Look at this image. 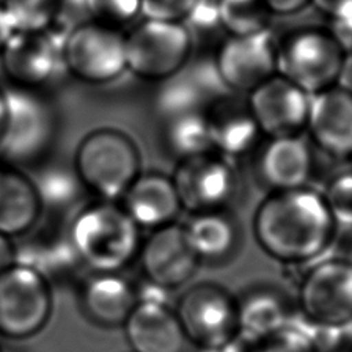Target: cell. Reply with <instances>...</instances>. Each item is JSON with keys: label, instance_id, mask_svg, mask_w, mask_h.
<instances>
[{"label": "cell", "instance_id": "cell-1", "mask_svg": "<svg viewBox=\"0 0 352 352\" xmlns=\"http://www.w3.org/2000/svg\"><path fill=\"white\" fill-rule=\"evenodd\" d=\"M252 227L265 254L292 265L322 257L337 232L323 194L307 186L271 191L258 204Z\"/></svg>", "mask_w": 352, "mask_h": 352}, {"label": "cell", "instance_id": "cell-2", "mask_svg": "<svg viewBox=\"0 0 352 352\" xmlns=\"http://www.w3.org/2000/svg\"><path fill=\"white\" fill-rule=\"evenodd\" d=\"M70 246L92 272H120L139 256L140 228L116 201L82 206L67 230Z\"/></svg>", "mask_w": 352, "mask_h": 352}, {"label": "cell", "instance_id": "cell-3", "mask_svg": "<svg viewBox=\"0 0 352 352\" xmlns=\"http://www.w3.org/2000/svg\"><path fill=\"white\" fill-rule=\"evenodd\" d=\"M73 169L87 191L103 201H117L140 175V154L124 132L100 128L80 142Z\"/></svg>", "mask_w": 352, "mask_h": 352}, {"label": "cell", "instance_id": "cell-4", "mask_svg": "<svg viewBox=\"0 0 352 352\" xmlns=\"http://www.w3.org/2000/svg\"><path fill=\"white\" fill-rule=\"evenodd\" d=\"M3 91L6 117L0 133V160L15 166L36 162L55 138L52 107L37 89L10 85Z\"/></svg>", "mask_w": 352, "mask_h": 352}, {"label": "cell", "instance_id": "cell-5", "mask_svg": "<svg viewBox=\"0 0 352 352\" xmlns=\"http://www.w3.org/2000/svg\"><path fill=\"white\" fill-rule=\"evenodd\" d=\"M182 22L144 19L125 34L126 70L144 81H168L186 66L192 37Z\"/></svg>", "mask_w": 352, "mask_h": 352}, {"label": "cell", "instance_id": "cell-6", "mask_svg": "<svg viewBox=\"0 0 352 352\" xmlns=\"http://www.w3.org/2000/svg\"><path fill=\"white\" fill-rule=\"evenodd\" d=\"M60 58L62 66L82 82H111L126 70L125 34L92 19L78 22L62 38Z\"/></svg>", "mask_w": 352, "mask_h": 352}, {"label": "cell", "instance_id": "cell-7", "mask_svg": "<svg viewBox=\"0 0 352 352\" xmlns=\"http://www.w3.org/2000/svg\"><path fill=\"white\" fill-rule=\"evenodd\" d=\"M344 56L331 32L301 29L278 44V74L314 96L337 84Z\"/></svg>", "mask_w": 352, "mask_h": 352}, {"label": "cell", "instance_id": "cell-8", "mask_svg": "<svg viewBox=\"0 0 352 352\" xmlns=\"http://www.w3.org/2000/svg\"><path fill=\"white\" fill-rule=\"evenodd\" d=\"M52 315V287L36 268L14 263L0 274V336L23 340L41 331Z\"/></svg>", "mask_w": 352, "mask_h": 352}, {"label": "cell", "instance_id": "cell-9", "mask_svg": "<svg viewBox=\"0 0 352 352\" xmlns=\"http://www.w3.org/2000/svg\"><path fill=\"white\" fill-rule=\"evenodd\" d=\"M175 314L186 340L199 349L220 346L239 334L236 298L217 283L201 282L188 287Z\"/></svg>", "mask_w": 352, "mask_h": 352}, {"label": "cell", "instance_id": "cell-10", "mask_svg": "<svg viewBox=\"0 0 352 352\" xmlns=\"http://www.w3.org/2000/svg\"><path fill=\"white\" fill-rule=\"evenodd\" d=\"M302 320L327 327L352 326V260L330 257L316 261L298 287Z\"/></svg>", "mask_w": 352, "mask_h": 352}, {"label": "cell", "instance_id": "cell-11", "mask_svg": "<svg viewBox=\"0 0 352 352\" xmlns=\"http://www.w3.org/2000/svg\"><path fill=\"white\" fill-rule=\"evenodd\" d=\"M172 182L182 209L190 214L227 210L238 191L231 158L214 150L182 158Z\"/></svg>", "mask_w": 352, "mask_h": 352}, {"label": "cell", "instance_id": "cell-12", "mask_svg": "<svg viewBox=\"0 0 352 352\" xmlns=\"http://www.w3.org/2000/svg\"><path fill=\"white\" fill-rule=\"evenodd\" d=\"M278 44L270 30L249 36H230L214 58L219 82L228 91L250 94L278 74Z\"/></svg>", "mask_w": 352, "mask_h": 352}, {"label": "cell", "instance_id": "cell-13", "mask_svg": "<svg viewBox=\"0 0 352 352\" xmlns=\"http://www.w3.org/2000/svg\"><path fill=\"white\" fill-rule=\"evenodd\" d=\"M248 95V109L261 135L274 139L307 131L311 95L287 78L275 74Z\"/></svg>", "mask_w": 352, "mask_h": 352}, {"label": "cell", "instance_id": "cell-14", "mask_svg": "<svg viewBox=\"0 0 352 352\" xmlns=\"http://www.w3.org/2000/svg\"><path fill=\"white\" fill-rule=\"evenodd\" d=\"M60 44L50 30H15L0 51V66L10 85L40 91L62 67Z\"/></svg>", "mask_w": 352, "mask_h": 352}, {"label": "cell", "instance_id": "cell-15", "mask_svg": "<svg viewBox=\"0 0 352 352\" xmlns=\"http://www.w3.org/2000/svg\"><path fill=\"white\" fill-rule=\"evenodd\" d=\"M139 257L147 280L166 290L186 285L199 264L186 239L183 226L176 223L153 230L142 242Z\"/></svg>", "mask_w": 352, "mask_h": 352}, {"label": "cell", "instance_id": "cell-16", "mask_svg": "<svg viewBox=\"0 0 352 352\" xmlns=\"http://www.w3.org/2000/svg\"><path fill=\"white\" fill-rule=\"evenodd\" d=\"M307 131L324 153L349 158L352 154V95L334 85L311 96Z\"/></svg>", "mask_w": 352, "mask_h": 352}, {"label": "cell", "instance_id": "cell-17", "mask_svg": "<svg viewBox=\"0 0 352 352\" xmlns=\"http://www.w3.org/2000/svg\"><path fill=\"white\" fill-rule=\"evenodd\" d=\"M120 205L139 228L150 230L173 224L183 210L172 177L161 173H140Z\"/></svg>", "mask_w": 352, "mask_h": 352}, {"label": "cell", "instance_id": "cell-18", "mask_svg": "<svg viewBox=\"0 0 352 352\" xmlns=\"http://www.w3.org/2000/svg\"><path fill=\"white\" fill-rule=\"evenodd\" d=\"M84 315L98 326H124L138 304L136 289L118 272H92L80 290Z\"/></svg>", "mask_w": 352, "mask_h": 352}, {"label": "cell", "instance_id": "cell-19", "mask_svg": "<svg viewBox=\"0 0 352 352\" xmlns=\"http://www.w3.org/2000/svg\"><path fill=\"white\" fill-rule=\"evenodd\" d=\"M133 352H182L186 336L166 304L138 302L124 323Z\"/></svg>", "mask_w": 352, "mask_h": 352}, {"label": "cell", "instance_id": "cell-20", "mask_svg": "<svg viewBox=\"0 0 352 352\" xmlns=\"http://www.w3.org/2000/svg\"><path fill=\"white\" fill-rule=\"evenodd\" d=\"M43 205L36 186L18 166L0 160V234H29L38 223Z\"/></svg>", "mask_w": 352, "mask_h": 352}, {"label": "cell", "instance_id": "cell-21", "mask_svg": "<svg viewBox=\"0 0 352 352\" xmlns=\"http://www.w3.org/2000/svg\"><path fill=\"white\" fill-rule=\"evenodd\" d=\"M258 170L272 191L305 187L314 170L312 151L301 136L270 139L261 151Z\"/></svg>", "mask_w": 352, "mask_h": 352}, {"label": "cell", "instance_id": "cell-22", "mask_svg": "<svg viewBox=\"0 0 352 352\" xmlns=\"http://www.w3.org/2000/svg\"><path fill=\"white\" fill-rule=\"evenodd\" d=\"M212 147L227 158H235L250 151L261 136L249 109L230 100L212 102L208 109Z\"/></svg>", "mask_w": 352, "mask_h": 352}, {"label": "cell", "instance_id": "cell-23", "mask_svg": "<svg viewBox=\"0 0 352 352\" xmlns=\"http://www.w3.org/2000/svg\"><path fill=\"white\" fill-rule=\"evenodd\" d=\"M183 231L199 260L223 258L231 253L238 241L236 226L227 210L191 214Z\"/></svg>", "mask_w": 352, "mask_h": 352}, {"label": "cell", "instance_id": "cell-24", "mask_svg": "<svg viewBox=\"0 0 352 352\" xmlns=\"http://www.w3.org/2000/svg\"><path fill=\"white\" fill-rule=\"evenodd\" d=\"M239 334L256 342L283 327L292 316L272 290H253L236 300Z\"/></svg>", "mask_w": 352, "mask_h": 352}, {"label": "cell", "instance_id": "cell-25", "mask_svg": "<svg viewBox=\"0 0 352 352\" xmlns=\"http://www.w3.org/2000/svg\"><path fill=\"white\" fill-rule=\"evenodd\" d=\"M165 120L166 142L180 160L213 150L206 110L180 113Z\"/></svg>", "mask_w": 352, "mask_h": 352}, {"label": "cell", "instance_id": "cell-26", "mask_svg": "<svg viewBox=\"0 0 352 352\" xmlns=\"http://www.w3.org/2000/svg\"><path fill=\"white\" fill-rule=\"evenodd\" d=\"M272 12L264 0H220L219 26L230 36L267 32Z\"/></svg>", "mask_w": 352, "mask_h": 352}, {"label": "cell", "instance_id": "cell-27", "mask_svg": "<svg viewBox=\"0 0 352 352\" xmlns=\"http://www.w3.org/2000/svg\"><path fill=\"white\" fill-rule=\"evenodd\" d=\"M15 30L40 32L52 28L62 8V0H1Z\"/></svg>", "mask_w": 352, "mask_h": 352}, {"label": "cell", "instance_id": "cell-28", "mask_svg": "<svg viewBox=\"0 0 352 352\" xmlns=\"http://www.w3.org/2000/svg\"><path fill=\"white\" fill-rule=\"evenodd\" d=\"M41 205L44 206H65L72 204L78 194V187H82L74 169L66 170L62 168H54L40 176L38 182H34Z\"/></svg>", "mask_w": 352, "mask_h": 352}, {"label": "cell", "instance_id": "cell-29", "mask_svg": "<svg viewBox=\"0 0 352 352\" xmlns=\"http://www.w3.org/2000/svg\"><path fill=\"white\" fill-rule=\"evenodd\" d=\"M253 352H318L300 320L293 318L276 331L253 342Z\"/></svg>", "mask_w": 352, "mask_h": 352}, {"label": "cell", "instance_id": "cell-30", "mask_svg": "<svg viewBox=\"0 0 352 352\" xmlns=\"http://www.w3.org/2000/svg\"><path fill=\"white\" fill-rule=\"evenodd\" d=\"M209 104L202 88L182 81L168 84L158 96V109L164 118L187 111L206 110Z\"/></svg>", "mask_w": 352, "mask_h": 352}, {"label": "cell", "instance_id": "cell-31", "mask_svg": "<svg viewBox=\"0 0 352 352\" xmlns=\"http://www.w3.org/2000/svg\"><path fill=\"white\" fill-rule=\"evenodd\" d=\"M88 19L121 30L142 15L140 0H84Z\"/></svg>", "mask_w": 352, "mask_h": 352}, {"label": "cell", "instance_id": "cell-32", "mask_svg": "<svg viewBox=\"0 0 352 352\" xmlns=\"http://www.w3.org/2000/svg\"><path fill=\"white\" fill-rule=\"evenodd\" d=\"M322 194L336 224L352 228V169L334 176Z\"/></svg>", "mask_w": 352, "mask_h": 352}, {"label": "cell", "instance_id": "cell-33", "mask_svg": "<svg viewBox=\"0 0 352 352\" xmlns=\"http://www.w3.org/2000/svg\"><path fill=\"white\" fill-rule=\"evenodd\" d=\"M198 0H140L144 19L184 23Z\"/></svg>", "mask_w": 352, "mask_h": 352}, {"label": "cell", "instance_id": "cell-34", "mask_svg": "<svg viewBox=\"0 0 352 352\" xmlns=\"http://www.w3.org/2000/svg\"><path fill=\"white\" fill-rule=\"evenodd\" d=\"M219 1L220 0H198L186 22H192L204 29L219 25Z\"/></svg>", "mask_w": 352, "mask_h": 352}, {"label": "cell", "instance_id": "cell-35", "mask_svg": "<svg viewBox=\"0 0 352 352\" xmlns=\"http://www.w3.org/2000/svg\"><path fill=\"white\" fill-rule=\"evenodd\" d=\"M311 4L336 22L352 19V0H311Z\"/></svg>", "mask_w": 352, "mask_h": 352}, {"label": "cell", "instance_id": "cell-36", "mask_svg": "<svg viewBox=\"0 0 352 352\" xmlns=\"http://www.w3.org/2000/svg\"><path fill=\"white\" fill-rule=\"evenodd\" d=\"M274 15H290L304 10L311 0H264Z\"/></svg>", "mask_w": 352, "mask_h": 352}, {"label": "cell", "instance_id": "cell-37", "mask_svg": "<svg viewBox=\"0 0 352 352\" xmlns=\"http://www.w3.org/2000/svg\"><path fill=\"white\" fill-rule=\"evenodd\" d=\"M201 352H253V342L238 334L228 342L209 349H201Z\"/></svg>", "mask_w": 352, "mask_h": 352}, {"label": "cell", "instance_id": "cell-38", "mask_svg": "<svg viewBox=\"0 0 352 352\" xmlns=\"http://www.w3.org/2000/svg\"><path fill=\"white\" fill-rule=\"evenodd\" d=\"M16 261V248L11 238L0 234V274Z\"/></svg>", "mask_w": 352, "mask_h": 352}, {"label": "cell", "instance_id": "cell-39", "mask_svg": "<svg viewBox=\"0 0 352 352\" xmlns=\"http://www.w3.org/2000/svg\"><path fill=\"white\" fill-rule=\"evenodd\" d=\"M336 85L352 95V51L345 52Z\"/></svg>", "mask_w": 352, "mask_h": 352}, {"label": "cell", "instance_id": "cell-40", "mask_svg": "<svg viewBox=\"0 0 352 352\" xmlns=\"http://www.w3.org/2000/svg\"><path fill=\"white\" fill-rule=\"evenodd\" d=\"M14 33H15L14 23L10 15L7 14V11L4 10L3 4L0 3V51Z\"/></svg>", "mask_w": 352, "mask_h": 352}, {"label": "cell", "instance_id": "cell-41", "mask_svg": "<svg viewBox=\"0 0 352 352\" xmlns=\"http://www.w3.org/2000/svg\"><path fill=\"white\" fill-rule=\"evenodd\" d=\"M4 117H6V99H4V91L0 88V133L4 124Z\"/></svg>", "mask_w": 352, "mask_h": 352}, {"label": "cell", "instance_id": "cell-42", "mask_svg": "<svg viewBox=\"0 0 352 352\" xmlns=\"http://www.w3.org/2000/svg\"><path fill=\"white\" fill-rule=\"evenodd\" d=\"M349 158H351V164H352V154H351V157H349Z\"/></svg>", "mask_w": 352, "mask_h": 352}, {"label": "cell", "instance_id": "cell-43", "mask_svg": "<svg viewBox=\"0 0 352 352\" xmlns=\"http://www.w3.org/2000/svg\"><path fill=\"white\" fill-rule=\"evenodd\" d=\"M0 352H3V349H1V348H0Z\"/></svg>", "mask_w": 352, "mask_h": 352}]
</instances>
